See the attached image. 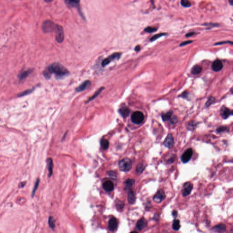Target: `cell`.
<instances>
[{
	"instance_id": "obj_6",
	"label": "cell",
	"mask_w": 233,
	"mask_h": 233,
	"mask_svg": "<svg viewBox=\"0 0 233 233\" xmlns=\"http://www.w3.org/2000/svg\"><path fill=\"white\" fill-rule=\"evenodd\" d=\"M166 198V195L164 190L160 189L158 191L153 198V200L157 204L161 203Z\"/></svg>"
},
{
	"instance_id": "obj_35",
	"label": "cell",
	"mask_w": 233,
	"mask_h": 233,
	"mask_svg": "<svg viewBox=\"0 0 233 233\" xmlns=\"http://www.w3.org/2000/svg\"><path fill=\"white\" fill-rule=\"evenodd\" d=\"M145 169V166L142 164H138L136 167V171L139 173H142Z\"/></svg>"
},
{
	"instance_id": "obj_3",
	"label": "cell",
	"mask_w": 233,
	"mask_h": 233,
	"mask_svg": "<svg viewBox=\"0 0 233 233\" xmlns=\"http://www.w3.org/2000/svg\"><path fill=\"white\" fill-rule=\"evenodd\" d=\"M120 169L123 172H128L132 168V160L128 158H125L119 163Z\"/></svg>"
},
{
	"instance_id": "obj_19",
	"label": "cell",
	"mask_w": 233,
	"mask_h": 233,
	"mask_svg": "<svg viewBox=\"0 0 233 233\" xmlns=\"http://www.w3.org/2000/svg\"><path fill=\"white\" fill-rule=\"evenodd\" d=\"M33 72V69H29L25 70V71L22 72L18 75L19 79L20 80H23L26 79V77L28 76L29 75L32 73Z\"/></svg>"
},
{
	"instance_id": "obj_28",
	"label": "cell",
	"mask_w": 233,
	"mask_h": 233,
	"mask_svg": "<svg viewBox=\"0 0 233 233\" xmlns=\"http://www.w3.org/2000/svg\"><path fill=\"white\" fill-rule=\"evenodd\" d=\"M34 89L35 88H33L32 89H29L25 90L24 91L22 92V93L18 94L17 95V97H23V96H25L29 94L32 93L34 91Z\"/></svg>"
},
{
	"instance_id": "obj_13",
	"label": "cell",
	"mask_w": 233,
	"mask_h": 233,
	"mask_svg": "<svg viewBox=\"0 0 233 233\" xmlns=\"http://www.w3.org/2000/svg\"><path fill=\"white\" fill-rule=\"evenodd\" d=\"M223 63L220 60H216L213 62L212 68L215 72H219L223 68Z\"/></svg>"
},
{
	"instance_id": "obj_30",
	"label": "cell",
	"mask_w": 233,
	"mask_h": 233,
	"mask_svg": "<svg viewBox=\"0 0 233 233\" xmlns=\"http://www.w3.org/2000/svg\"><path fill=\"white\" fill-rule=\"evenodd\" d=\"M39 183H40V179H39V178H37L36 180V182H35L34 186V188L33 189V191H32V197H33L34 196V195H35L36 192V191L37 190V189L38 188Z\"/></svg>"
},
{
	"instance_id": "obj_34",
	"label": "cell",
	"mask_w": 233,
	"mask_h": 233,
	"mask_svg": "<svg viewBox=\"0 0 233 233\" xmlns=\"http://www.w3.org/2000/svg\"><path fill=\"white\" fill-rule=\"evenodd\" d=\"M157 31V29L155 27H151V26H148V27H146V28L144 29L145 32H146V33H154Z\"/></svg>"
},
{
	"instance_id": "obj_16",
	"label": "cell",
	"mask_w": 233,
	"mask_h": 233,
	"mask_svg": "<svg viewBox=\"0 0 233 233\" xmlns=\"http://www.w3.org/2000/svg\"><path fill=\"white\" fill-rule=\"evenodd\" d=\"M103 189L107 192H111L114 188V184L111 181L108 180L104 183L103 185Z\"/></svg>"
},
{
	"instance_id": "obj_20",
	"label": "cell",
	"mask_w": 233,
	"mask_h": 233,
	"mask_svg": "<svg viewBox=\"0 0 233 233\" xmlns=\"http://www.w3.org/2000/svg\"><path fill=\"white\" fill-rule=\"evenodd\" d=\"M128 203L131 205H133L135 203L136 199V196L133 191H130L128 194Z\"/></svg>"
},
{
	"instance_id": "obj_24",
	"label": "cell",
	"mask_w": 233,
	"mask_h": 233,
	"mask_svg": "<svg viewBox=\"0 0 233 233\" xmlns=\"http://www.w3.org/2000/svg\"><path fill=\"white\" fill-rule=\"evenodd\" d=\"M134 183H135L134 179H130V178H128V179H127L124 182V185H125V186L126 187V189H130L133 186Z\"/></svg>"
},
{
	"instance_id": "obj_8",
	"label": "cell",
	"mask_w": 233,
	"mask_h": 233,
	"mask_svg": "<svg viewBox=\"0 0 233 233\" xmlns=\"http://www.w3.org/2000/svg\"><path fill=\"white\" fill-rule=\"evenodd\" d=\"M193 188V185L190 182L185 183L183 187L182 195L183 197H186L190 194Z\"/></svg>"
},
{
	"instance_id": "obj_36",
	"label": "cell",
	"mask_w": 233,
	"mask_h": 233,
	"mask_svg": "<svg viewBox=\"0 0 233 233\" xmlns=\"http://www.w3.org/2000/svg\"><path fill=\"white\" fill-rule=\"evenodd\" d=\"M124 207V203L121 201H118L116 204V207L119 210H121Z\"/></svg>"
},
{
	"instance_id": "obj_15",
	"label": "cell",
	"mask_w": 233,
	"mask_h": 233,
	"mask_svg": "<svg viewBox=\"0 0 233 233\" xmlns=\"http://www.w3.org/2000/svg\"><path fill=\"white\" fill-rule=\"evenodd\" d=\"M108 229L111 231H115L118 227V223L117 220L115 218H113L110 219L108 222Z\"/></svg>"
},
{
	"instance_id": "obj_39",
	"label": "cell",
	"mask_w": 233,
	"mask_h": 233,
	"mask_svg": "<svg viewBox=\"0 0 233 233\" xmlns=\"http://www.w3.org/2000/svg\"><path fill=\"white\" fill-rule=\"evenodd\" d=\"M227 130V128L225 126H221L217 129V131L218 133H221V132L225 131Z\"/></svg>"
},
{
	"instance_id": "obj_47",
	"label": "cell",
	"mask_w": 233,
	"mask_h": 233,
	"mask_svg": "<svg viewBox=\"0 0 233 233\" xmlns=\"http://www.w3.org/2000/svg\"><path fill=\"white\" fill-rule=\"evenodd\" d=\"M172 215L174 218H176L178 216V212L176 210H173L172 212Z\"/></svg>"
},
{
	"instance_id": "obj_18",
	"label": "cell",
	"mask_w": 233,
	"mask_h": 233,
	"mask_svg": "<svg viewBox=\"0 0 233 233\" xmlns=\"http://www.w3.org/2000/svg\"><path fill=\"white\" fill-rule=\"evenodd\" d=\"M226 229V226L225 225L220 224L213 227L211 230L214 232H223L225 231Z\"/></svg>"
},
{
	"instance_id": "obj_49",
	"label": "cell",
	"mask_w": 233,
	"mask_h": 233,
	"mask_svg": "<svg viewBox=\"0 0 233 233\" xmlns=\"http://www.w3.org/2000/svg\"><path fill=\"white\" fill-rule=\"evenodd\" d=\"M140 50V47L139 46H137L135 47V48L134 49V50L136 51V52H138V51H139Z\"/></svg>"
},
{
	"instance_id": "obj_50",
	"label": "cell",
	"mask_w": 233,
	"mask_h": 233,
	"mask_svg": "<svg viewBox=\"0 0 233 233\" xmlns=\"http://www.w3.org/2000/svg\"><path fill=\"white\" fill-rule=\"evenodd\" d=\"M45 2L49 3V2H53V0H44Z\"/></svg>"
},
{
	"instance_id": "obj_26",
	"label": "cell",
	"mask_w": 233,
	"mask_h": 233,
	"mask_svg": "<svg viewBox=\"0 0 233 233\" xmlns=\"http://www.w3.org/2000/svg\"><path fill=\"white\" fill-rule=\"evenodd\" d=\"M104 87H102L98 89L97 90V91L94 94V95H93V96H92L91 97H90L89 99L87 100V103H88V102H89L91 101L92 100H93V99H94L95 98H96L99 95L100 93H101L104 90Z\"/></svg>"
},
{
	"instance_id": "obj_46",
	"label": "cell",
	"mask_w": 233,
	"mask_h": 233,
	"mask_svg": "<svg viewBox=\"0 0 233 233\" xmlns=\"http://www.w3.org/2000/svg\"><path fill=\"white\" fill-rule=\"evenodd\" d=\"M195 34V33H194V32H191V33H188L187 34L185 35V37H192L193 35Z\"/></svg>"
},
{
	"instance_id": "obj_11",
	"label": "cell",
	"mask_w": 233,
	"mask_h": 233,
	"mask_svg": "<svg viewBox=\"0 0 233 233\" xmlns=\"http://www.w3.org/2000/svg\"><path fill=\"white\" fill-rule=\"evenodd\" d=\"M148 225V222L145 218L143 217L137 222L136 224V229L138 231H142L145 229Z\"/></svg>"
},
{
	"instance_id": "obj_22",
	"label": "cell",
	"mask_w": 233,
	"mask_h": 233,
	"mask_svg": "<svg viewBox=\"0 0 233 233\" xmlns=\"http://www.w3.org/2000/svg\"><path fill=\"white\" fill-rule=\"evenodd\" d=\"M202 71V67L199 65H196L193 67L191 69V73L193 75H198Z\"/></svg>"
},
{
	"instance_id": "obj_7",
	"label": "cell",
	"mask_w": 233,
	"mask_h": 233,
	"mask_svg": "<svg viewBox=\"0 0 233 233\" xmlns=\"http://www.w3.org/2000/svg\"><path fill=\"white\" fill-rule=\"evenodd\" d=\"M193 154V151L191 148H188L181 156V160L183 163L185 164L190 160Z\"/></svg>"
},
{
	"instance_id": "obj_14",
	"label": "cell",
	"mask_w": 233,
	"mask_h": 233,
	"mask_svg": "<svg viewBox=\"0 0 233 233\" xmlns=\"http://www.w3.org/2000/svg\"><path fill=\"white\" fill-rule=\"evenodd\" d=\"M91 84V82L89 80H87L84 82L83 83L79 85V86L76 88V90L77 92H81L84 91L85 90L87 89L90 86Z\"/></svg>"
},
{
	"instance_id": "obj_10",
	"label": "cell",
	"mask_w": 233,
	"mask_h": 233,
	"mask_svg": "<svg viewBox=\"0 0 233 233\" xmlns=\"http://www.w3.org/2000/svg\"><path fill=\"white\" fill-rule=\"evenodd\" d=\"M65 4L67 6L70 8H77L79 12L80 0H64Z\"/></svg>"
},
{
	"instance_id": "obj_5",
	"label": "cell",
	"mask_w": 233,
	"mask_h": 233,
	"mask_svg": "<svg viewBox=\"0 0 233 233\" xmlns=\"http://www.w3.org/2000/svg\"><path fill=\"white\" fill-rule=\"evenodd\" d=\"M131 121L135 124H140L143 122L144 117L142 112L136 111L134 112L131 116Z\"/></svg>"
},
{
	"instance_id": "obj_32",
	"label": "cell",
	"mask_w": 233,
	"mask_h": 233,
	"mask_svg": "<svg viewBox=\"0 0 233 233\" xmlns=\"http://www.w3.org/2000/svg\"><path fill=\"white\" fill-rule=\"evenodd\" d=\"M181 4L183 6L185 7H189L191 6L190 2L189 0H181Z\"/></svg>"
},
{
	"instance_id": "obj_51",
	"label": "cell",
	"mask_w": 233,
	"mask_h": 233,
	"mask_svg": "<svg viewBox=\"0 0 233 233\" xmlns=\"http://www.w3.org/2000/svg\"><path fill=\"white\" fill-rule=\"evenodd\" d=\"M233 0H229V4H230V5H231V6H232V5H233Z\"/></svg>"
},
{
	"instance_id": "obj_23",
	"label": "cell",
	"mask_w": 233,
	"mask_h": 233,
	"mask_svg": "<svg viewBox=\"0 0 233 233\" xmlns=\"http://www.w3.org/2000/svg\"><path fill=\"white\" fill-rule=\"evenodd\" d=\"M47 169L49 172V177L52 176L53 173V159L51 158H49L47 160Z\"/></svg>"
},
{
	"instance_id": "obj_33",
	"label": "cell",
	"mask_w": 233,
	"mask_h": 233,
	"mask_svg": "<svg viewBox=\"0 0 233 233\" xmlns=\"http://www.w3.org/2000/svg\"><path fill=\"white\" fill-rule=\"evenodd\" d=\"M48 224L50 227L52 229H54L55 227V222L52 216L49 218Z\"/></svg>"
},
{
	"instance_id": "obj_29",
	"label": "cell",
	"mask_w": 233,
	"mask_h": 233,
	"mask_svg": "<svg viewBox=\"0 0 233 233\" xmlns=\"http://www.w3.org/2000/svg\"><path fill=\"white\" fill-rule=\"evenodd\" d=\"M109 142L106 139H102L101 141V145L102 147L104 149H107L109 147Z\"/></svg>"
},
{
	"instance_id": "obj_44",
	"label": "cell",
	"mask_w": 233,
	"mask_h": 233,
	"mask_svg": "<svg viewBox=\"0 0 233 233\" xmlns=\"http://www.w3.org/2000/svg\"><path fill=\"white\" fill-rule=\"evenodd\" d=\"M26 181H24V182H22L20 183V184L19 185V188H23L26 185Z\"/></svg>"
},
{
	"instance_id": "obj_31",
	"label": "cell",
	"mask_w": 233,
	"mask_h": 233,
	"mask_svg": "<svg viewBox=\"0 0 233 233\" xmlns=\"http://www.w3.org/2000/svg\"><path fill=\"white\" fill-rule=\"evenodd\" d=\"M167 35V34L165 33H159L158 34L155 35L151 38L150 41L151 42L155 41L157 39L159 38L160 37H162L163 36H166Z\"/></svg>"
},
{
	"instance_id": "obj_1",
	"label": "cell",
	"mask_w": 233,
	"mask_h": 233,
	"mask_svg": "<svg viewBox=\"0 0 233 233\" xmlns=\"http://www.w3.org/2000/svg\"><path fill=\"white\" fill-rule=\"evenodd\" d=\"M52 74H54L57 78H62L69 74V72L63 66L58 63H53L47 67L43 72V75L47 79H49Z\"/></svg>"
},
{
	"instance_id": "obj_17",
	"label": "cell",
	"mask_w": 233,
	"mask_h": 233,
	"mask_svg": "<svg viewBox=\"0 0 233 233\" xmlns=\"http://www.w3.org/2000/svg\"><path fill=\"white\" fill-rule=\"evenodd\" d=\"M220 114L224 119H226L230 115H232V112L227 107H222L220 110Z\"/></svg>"
},
{
	"instance_id": "obj_12",
	"label": "cell",
	"mask_w": 233,
	"mask_h": 233,
	"mask_svg": "<svg viewBox=\"0 0 233 233\" xmlns=\"http://www.w3.org/2000/svg\"><path fill=\"white\" fill-rule=\"evenodd\" d=\"M174 144V139L171 134H169L164 142V145L167 148H171Z\"/></svg>"
},
{
	"instance_id": "obj_43",
	"label": "cell",
	"mask_w": 233,
	"mask_h": 233,
	"mask_svg": "<svg viewBox=\"0 0 233 233\" xmlns=\"http://www.w3.org/2000/svg\"><path fill=\"white\" fill-rule=\"evenodd\" d=\"M226 43H230L231 44H232V42H230V41H225V42H221L220 43H216L215 44V45H219L224 44H226Z\"/></svg>"
},
{
	"instance_id": "obj_27",
	"label": "cell",
	"mask_w": 233,
	"mask_h": 233,
	"mask_svg": "<svg viewBox=\"0 0 233 233\" xmlns=\"http://www.w3.org/2000/svg\"><path fill=\"white\" fill-rule=\"evenodd\" d=\"M172 111L168 112L165 114H163L162 115L163 120L164 122L168 121V120H170L171 118L172 117Z\"/></svg>"
},
{
	"instance_id": "obj_45",
	"label": "cell",
	"mask_w": 233,
	"mask_h": 233,
	"mask_svg": "<svg viewBox=\"0 0 233 233\" xmlns=\"http://www.w3.org/2000/svg\"><path fill=\"white\" fill-rule=\"evenodd\" d=\"M108 175L111 177H115L116 176V174L113 171H109L107 173Z\"/></svg>"
},
{
	"instance_id": "obj_21",
	"label": "cell",
	"mask_w": 233,
	"mask_h": 233,
	"mask_svg": "<svg viewBox=\"0 0 233 233\" xmlns=\"http://www.w3.org/2000/svg\"><path fill=\"white\" fill-rule=\"evenodd\" d=\"M118 112L124 118H126L130 113L129 109L126 107H123L120 108Z\"/></svg>"
},
{
	"instance_id": "obj_42",
	"label": "cell",
	"mask_w": 233,
	"mask_h": 233,
	"mask_svg": "<svg viewBox=\"0 0 233 233\" xmlns=\"http://www.w3.org/2000/svg\"><path fill=\"white\" fill-rule=\"evenodd\" d=\"M193 43L192 41H190V40H189V41H185L183 43H181L180 44V47H182V46H185V45H187L189 44H190L191 43Z\"/></svg>"
},
{
	"instance_id": "obj_4",
	"label": "cell",
	"mask_w": 233,
	"mask_h": 233,
	"mask_svg": "<svg viewBox=\"0 0 233 233\" xmlns=\"http://www.w3.org/2000/svg\"><path fill=\"white\" fill-rule=\"evenodd\" d=\"M55 33L56 34L55 39L57 42L59 43H63L64 40V33L63 27L61 25L57 24Z\"/></svg>"
},
{
	"instance_id": "obj_40",
	"label": "cell",
	"mask_w": 233,
	"mask_h": 233,
	"mask_svg": "<svg viewBox=\"0 0 233 233\" xmlns=\"http://www.w3.org/2000/svg\"><path fill=\"white\" fill-rule=\"evenodd\" d=\"M175 158H176V157L175 155H174V156H172L168 160V164H172L173 163H174V161L175 160Z\"/></svg>"
},
{
	"instance_id": "obj_25",
	"label": "cell",
	"mask_w": 233,
	"mask_h": 233,
	"mask_svg": "<svg viewBox=\"0 0 233 233\" xmlns=\"http://www.w3.org/2000/svg\"><path fill=\"white\" fill-rule=\"evenodd\" d=\"M181 228L180 221L178 219H175L173 221L172 225L173 229L175 231H178Z\"/></svg>"
},
{
	"instance_id": "obj_38",
	"label": "cell",
	"mask_w": 233,
	"mask_h": 233,
	"mask_svg": "<svg viewBox=\"0 0 233 233\" xmlns=\"http://www.w3.org/2000/svg\"><path fill=\"white\" fill-rule=\"evenodd\" d=\"M215 98L212 97H209L207 103H206V106L207 107H209V106L211 105V104L214 103V102L215 101Z\"/></svg>"
},
{
	"instance_id": "obj_41",
	"label": "cell",
	"mask_w": 233,
	"mask_h": 233,
	"mask_svg": "<svg viewBox=\"0 0 233 233\" xmlns=\"http://www.w3.org/2000/svg\"><path fill=\"white\" fill-rule=\"evenodd\" d=\"M204 25H205V26H211V27H215V26H219V24H217V23H205L204 24Z\"/></svg>"
},
{
	"instance_id": "obj_9",
	"label": "cell",
	"mask_w": 233,
	"mask_h": 233,
	"mask_svg": "<svg viewBox=\"0 0 233 233\" xmlns=\"http://www.w3.org/2000/svg\"><path fill=\"white\" fill-rule=\"evenodd\" d=\"M121 55V53H114V54H112L108 57L104 59V61H103V62L102 63V66L104 67H105L106 66L108 65L113 60L119 58Z\"/></svg>"
},
{
	"instance_id": "obj_48",
	"label": "cell",
	"mask_w": 233,
	"mask_h": 233,
	"mask_svg": "<svg viewBox=\"0 0 233 233\" xmlns=\"http://www.w3.org/2000/svg\"><path fill=\"white\" fill-rule=\"evenodd\" d=\"M188 93H187L186 92H184L181 94V97H184V98H186L187 97H188Z\"/></svg>"
},
{
	"instance_id": "obj_37",
	"label": "cell",
	"mask_w": 233,
	"mask_h": 233,
	"mask_svg": "<svg viewBox=\"0 0 233 233\" xmlns=\"http://www.w3.org/2000/svg\"><path fill=\"white\" fill-rule=\"evenodd\" d=\"M196 125L195 124L194 122H191V123H189V124L188 125L187 128H188L189 130H193L195 129V128L196 127Z\"/></svg>"
},
{
	"instance_id": "obj_2",
	"label": "cell",
	"mask_w": 233,
	"mask_h": 233,
	"mask_svg": "<svg viewBox=\"0 0 233 233\" xmlns=\"http://www.w3.org/2000/svg\"><path fill=\"white\" fill-rule=\"evenodd\" d=\"M57 24L54 22L49 20L45 21L42 25V30L46 33L55 32L57 27Z\"/></svg>"
}]
</instances>
